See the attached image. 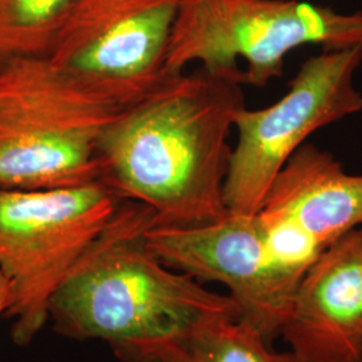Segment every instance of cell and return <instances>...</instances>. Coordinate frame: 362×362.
Masks as SVG:
<instances>
[{
  "label": "cell",
  "mask_w": 362,
  "mask_h": 362,
  "mask_svg": "<svg viewBox=\"0 0 362 362\" xmlns=\"http://www.w3.org/2000/svg\"><path fill=\"white\" fill-rule=\"evenodd\" d=\"M245 71L165 74L106 127L100 181L153 212L155 227L187 228L228 214L230 134L246 107Z\"/></svg>",
  "instance_id": "6da1fadb"
},
{
  "label": "cell",
  "mask_w": 362,
  "mask_h": 362,
  "mask_svg": "<svg viewBox=\"0 0 362 362\" xmlns=\"http://www.w3.org/2000/svg\"><path fill=\"white\" fill-rule=\"evenodd\" d=\"M153 212L121 200L115 216L58 287L49 320L61 336L101 339L112 349L182 336L240 318L238 305L170 269L148 245Z\"/></svg>",
  "instance_id": "7a4b0ae2"
},
{
  "label": "cell",
  "mask_w": 362,
  "mask_h": 362,
  "mask_svg": "<svg viewBox=\"0 0 362 362\" xmlns=\"http://www.w3.org/2000/svg\"><path fill=\"white\" fill-rule=\"evenodd\" d=\"M128 105L46 57L1 61L0 188L52 189L100 180V137Z\"/></svg>",
  "instance_id": "3957f363"
},
{
  "label": "cell",
  "mask_w": 362,
  "mask_h": 362,
  "mask_svg": "<svg viewBox=\"0 0 362 362\" xmlns=\"http://www.w3.org/2000/svg\"><path fill=\"white\" fill-rule=\"evenodd\" d=\"M305 45L362 46V11L305 0H180L164 73L200 64L211 73L245 71L246 85L266 86L282 76L286 55Z\"/></svg>",
  "instance_id": "277c9868"
},
{
  "label": "cell",
  "mask_w": 362,
  "mask_h": 362,
  "mask_svg": "<svg viewBox=\"0 0 362 362\" xmlns=\"http://www.w3.org/2000/svg\"><path fill=\"white\" fill-rule=\"evenodd\" d=\"M103 181L52 189L0 188V276L11 337L28 345L49 321L58 287L116 214Z\"/></svg>",
  "instance_id": "5b68a950"
},
{
  "label": "cell",
  "mask_w": 362,
  "mask_h": 362,
  "mask_svg": "<svg viewBox=\"0 0 362 362\" xmlns=\"http://www.w3.org/2000/svg\"><path fill=\"white\" fill-rule=\"evenodd\" d=\"M361 65L362 46L322 50L300 65L282 98L238 113L224 181L228 212L258 214L276 173L314 132L361 112L362 93L354 83Z\"/></svg>",
  "instance_id": "8992f818"
},
{
  "label": "cell",
  "mask_w": 362,
  "mask_h": 362,
  "mask_svg": "<svg viewBox=\"0 0 362 362\" xmlns=\"http://www.w3.org/2000/svg\"><path fill=\"white\" fill-rule=\"evenodd\" d=\"M180 0H78L46 58L93 89L132 104L165 76Z\"/></svg>",
  "instance_id": "52a82bcc"
},
{
  "label": "cell",
  "mask_w": 362,
  "mask_h": 362,
  "mask_svg": "<svg viewBox=\"0 0 362 362\" xmlns=\"http://www.w3.org/2000/svg\"><path fill=\"white\" fill-rule=\"evenodd\" d=\"M146 239L170 269L227 287L240 320L267 342L281 337L302 276L287 272L272 255L258 214L228 212L216 221L187 228L152 226Z\"/></svg>",
  "instance_id": "ba28073f"
},
{
  "label": "cell",
  "mask_w": 362,
  "mask_h": 362,
  "mask_svg": "<svg viewBox=\"0 0 362 362\" xmlns=\"http://www.w3.org/2000/svg\"><path fill=\"white\" fill-rule=\"evenodd\" d=\"M281 337L300 362H362V239L357 230L300 278Z\"/></svg>",
  "instance_id": "9c48e42d"
},
{
  "label": "cell",
  "mask_w": 362,
  "mask_h": 362,
  "mask_svg": "<svg viewBox=\"0 0 362 362\" xmlns=\"http://www.w3.org/2000/svg\"><path fill=\"white\" fill-rule=\"evenodd\" d=\"M258 214L296 224L326 250L362 226V175L303 144L276 173Z\"/></svg>",
  "instance_id": "30bf717a"
},
{
  "label": "cell",
  "mask_w": 362,
  "mask_h": 362,
  "mask_svg": "<svg viewBox=\"0 0 362 362\" xmlns=\"http://www.w3.org/2000/svg\"><path fill=\"white\" fill-rule=\"evenodd\" d=\"M113 351L124 362H300L290 350L274 349L240 318L216 320L182 336Z\"/></svg>",
  "instance_id": "8fae6325"
},
{
  "label": "cell",
  "mask_w": 362,
  "mask_h": 362,
  "mask_svg": "<svg viewBox=\"0 0 362 362\" xmlns=\"http://www.w3.org/2000/svg\"><path fill=\"white\" fill-rule=\"evenodd\" d=\"M78 0H0V62L46 57Z\"/></svg>",
  "instance_id": "7c38bea8"
},
{
  "label": "cell",
  "mask_w": 362,
  "mask_h": 362,
  "mask_svg": "<svg viewBox=\"0 0 362 362\" xmlns=\"http://www.w3.org/2000/svg\"><path fill=\"white\" fill-rule=\"evenodd\" d=\"M4 309H6V297L3 293H0V315H3Z\"/></svg>",
  "instance_id": "4fadbf2b"
},
{
  "label": "cell",
  "mask_w": 362,
  "mask_h": 362,
  "mask_svg": "<svg viewBox=\"0 0 362 362\" xmlns=\"http://www.w3.org/2000/svg\"><path fill=\"white\" fill-rule=\"evenodd\" d=\"M357 231H358V233H360V236H361L362 239V226L361 227H358V228H357Z\"/></svg>",
  "instance_id": "5bb4252c"
},
{
  "label": "cell",
  "mask_w": 362,
  "mask_h": 362,
  "mask_svg": "<svg viewBox=\"0 0 362 362\" xmlns=\"http://www.w3.org/2000/svg\"><path fill=\"white\" fill-rule=\"evenodd\" d=\"M4 285V281H3V278L0 276V286Z\"/></svg>",
  "instance_id": "9a60e30c"
}]
</instances>
